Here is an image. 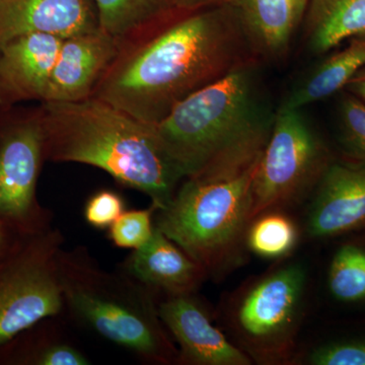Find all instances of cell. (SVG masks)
Masks as SVG:
<instances>
[{
	"label": "cell",
	"instance_id": "1",
	"mask_svg": "<svg viewBox=\"0 0 365 365\" xmlns=\"http://www.w3.org/2000/svg\"><path fill=\"white\" fill-rule=\"evenodd\" d=\"M254 61L260 60L230 4L173 9L119 41L91 97L158 125L190 96Z\"/></svg>",
	"mask_w": 365,
	"mask_h": 365
},
{
	"label": "cell",
	"instance_id": "2",
	"mask_svg": "<svg viewBox=\"0 0 365 365\" xmlns=\"http://www.w3.org/2000/svg\"><path fill=\"white\" fill-rule=\"evenodd\" d=\"M261 64L251 62L197 91L155 125L182 180L237 174L260 158L276 113L262 88Z\"/></svg>",
	"mask_w": 365,
	"mask_h": 365
},
{
	"label": "cell",
	"instance_id": "3",
	"mask_svg": "<svg viewBox=\"0 0 365 365\" xmlns=\"http://www.w3.org/2000/svg\"><path fill=\"white\" fill-rule=\"evenodd\" d=\"M40 106L46 162L98 168L146 194L158 209L170 202L184 181L163 151L155 125L93 97Z\"/></svg>",
	"mask_w": 365,
	"mask_h": 365
},
{
	"label": "cell",
	"instance_id": "4",
	"mask_svg": "<svg viewBox=\"0 0 365 365\" xmlns=\"http://www.w3.org/2000/svg\"><path fill=\"white\" fill-rule=\"evenodd\" d=\"M64 313L145 364H178L179 350L158 316V297L128 274L106 270L90 250L61 249Z\"/></svg>",
	"mask_w": 365,
	"mask_h": 365
},
{
	"label": "cell",
	"instance_id": "5",
	"mask_svg": "<svg viewBox=\"0 0 365 365\" xmlns=\"http://www.w3.org/2000/svg\"><path fill=\"white\" fill-rule=\"evenodd\" d=\"M257 160L225 177L185 179L155 225L198 262L208 277H220L242 262L252 222Z\"/></svg>",
	"mask_w": 365,
	"mask_h": 365
},
{
	"label": "cell",
	"instance_id": "6",
	"mask_svg": "<svg viewBox=\"0 0 365 365\" xmlns=\"http://www.w3.org/2000/svg\"><path fill=\"white\" fill-rule=\"evenodd\" d=\"M307 274L299 262L277 266L249 281L230 300L228 322L253 361H292L306 299Z\"/></svg>",
	"mask_w": 365,
	"mask_h": 365
},
{
	"label": "cell",
	"instance_id": "7",
	"mask_svg": "<svg viewBox=\"0 0 365 365\" xmlns=\"http://www.w3.org/2000/svg\"><path fill=\"white\" fill-rule=\"evenodd\" d=\"M333 160L302 110L280 106L255 172L252 220L302 202L313 194Z\"/></svg>",
	"mask_w": 365,
	"mask_h": 365
},
{
	"label": "cell",
	"instance_id": "8",
	"mask_svg": "<svg viewBox=\"0 0 365 365\" xmlns=\"http://www.w3.org/2000/svg\"><path fill=\"white\" fill-rule=\"evenodd\" d=\"M64 242L51 227L21 237L0 261V346L42 319L64 314L58 272Z\"/></svg>",
	"mask_w": 365,
	"mask_h": 365
},
{
	"label": "cell",
	"instance_id": "9",
	"mask_svg": "<svg viewBox=\"0 0 365 365\" xmlns=\"http://www.w3.org/2000/svg\"><path fill=\"white\" fill-rule=\"evenodd\" d=\"M45 158L41 106L0 108V222L28 235L51 227L37 185Z\"/></svg>",
	"mask_w": 365,
	"mask_h": 365
},
{
	"label": "cell",
	"instance_id": "10",
	"mask_svg": "<svg viewBox=\"0 0 365 365\" xmlns=\"http://www.w3.org/2000/svg\"><path fill=\"white\" fill-rule=\"evenodd\" d=\"M158 316L180 346L178 364L250 365L253 360L213 325L210 314L195 294L165 297Z\"/></svg>",
	"mask_w": 365,
	"mask_h": 365
},
{
	"label": "cell",
	"instance_id": "11",
	"mask_svg": "<svg viewBox=\"0 0 365 365\" xmlns=\"http://www.w3.org/2000/svg\"><path fill=\"white\" fill-rule=\"evenodd\" d=\"M332 160L313 192L307 232L314 239L365 225V160Z\"/></svg>",
	"mask_w": 365,
	"mask_h": 365
},
{
	"label": "cell",
	"instance_id": "12",
	"mask_svg": "<svg viewBox=\"0 0 365 365\" xmlns=\"http://www.w3.org/2000/svg\"><path fill=\"white\" fill-rule=\"evenodd\" d=\"M118 48L119 41L101 28L62 40L43 102H78L91 98Z\"/></svg>",
	"mask_w": 365,
	"mask_h": 365
},
{
	"label": "cell",
	"instance_id": "13",
	"mask_svg": "<svg viewBox=\"0 0 365 365\" xmlns=\"http://www.w3.org/2000/svg\"><path fill=\"white\" fill-rule=\"evenodd\" d=\"M62 40L28 34L0 47V108L43 102Z\"/></svg>",
	"mask_w": 365,
	"mask_h": 365
},
{
	"label": "cell",
	"instance_id": "14",
	"mask_svg": "<svg viewBox=\"0 0 365 365\" xmlns=\"http://www.w3.org/2000/svg\"><path fill=\"white\" fill-rule=\"evenodd\" d=\"M100 28L95 0H0V47L28 34L66 39Z\"/></svg>",
	"mask_w": 365,
	"mask_h": 365
},
{
	"label": "cell",
	"instance_id": "15",
	"mask_svg": "<svg viewBox=\"0 0 365 365\" xmlns=\"http://www.w3.org/2000/svg\"><path fill=\"white\" fill-rule=\"evenodd\" d=\"M120 270L157 297L195 294L208 278L205 269L157 227L150 241L133 250Z\"/></svg>",
	"mask_w": 365,
	"mask_h": 365
},
{
	"label": "cell",
	"instance_id": "16",
	"mask_svg": "<svg viewBox=\"0 0 365 365\" xmlns=\"http://www.w3.org/2000/svg\"><path fill=\"white\" fill-rule=\"evenodd\" d=\"M254 54L261 62L287 57L309 0H230Z\"/></svg>",
	"mask_w": 365,
	"mask_h": 365
},
{
	"label": "cell",
	"instance_id": "17",
	"mask_svg": "<svg viewBox=\"0 0 365 365\" xmlns=\"http://www.w3.org/2000/svg\"><path fill=\"white\" fill-rule=\"evenodd\" d=\"M365 67V34L319 62L295 83L281 107L304 109L335 95Z\"/></svg>",
	"mask_w": 365,
	"mask_h": 365
},
{
	"label": "cell",
	"instance_id": "18",
	"mask_svg": "<svg viewBox=\"0 0 365 365\" xmlns=\"http://www.w3.org/2000/svg\"><path fill=\"white\" fill-rule=\"evenodd\" d=\"M304 21L307 49L323 55L365 34V0H309Z\"/></svg>",
	"mask_w": 365,
	"mask_h": 365
},
{
	"label": "cell",
	"instance_id": "19",
	"mask_svg": "<svg viewBox=\"0 0 365 365\" xmlns=\"http://www.w3.org/2000/svg\"><path fill=\"white\" fill-rule=\"evenodd\" d=\"M59 317L42 319L14 339L4 354L9 364L25 365H88V354L61 328Z\"/></svg>",
	"mask_w": 365,
	"mask_h": 365
},
{
	"label": "cell",
	"instance_id": "20",
	"mask_svg": "<svg viewBox=\"0 0 365 365\" xmlns=\"http://www.w3.org/2000/svg\"><path fill=\"white\" fill-rule=\"evenodd\" d=\"M100 26L118 41L172 11L170 0H95Z\"/></svg>",
	"mask_w": 365,
	"mask_h": 365
},
{
	"label": "cell",
	"instance_id": "21",
	"mask_svg": "<svg viewBox=\"0 0 365 365\" xmlns=\"http://www.w3.org/2000/svg\"><path fill=\"white\" fill-rule=\"evenodd\" d=\"M299 227L283 210H271L255 217L247 232L246 246L257 256L279 259L294 251Z\"/></svg>",
	"mask_w": 365,
	"mask_h": 365
},
{
	"label": "cell",
	"instance_id": "22",
	"mask_svg": "<svg viewBox=\"0 0 365 365\" xmlns=\"http://www.w3.org/2000/svg\"><path fill=\"white\" fill-rule=\"evenodd\" d=\"M334 299L342 302L365 300V248L345 245L334 255L328 273Z\"/></svg>",
	"mask_w": 365,
	"mask_h": 365
},
{
	"label": "cell",
	"instance_id": "23",
	"mask_svg": "<svg viewBox=\"0 0 365 365\" xmlns=\"http://www.w3.org/2000/svg\"><path fill=\"white\" fill-rule=\"evenodd\" d=\"M158 210V206L153 203L148 208L125 210L108 228V237L117 248H141L153 237Z\"/></svg>",
	"mask_w": 365,
	"mask_h": 365
},
{
	"label": "cell",
	"instance_id": "24",
	"mask_svg": "<svg viewBox=\"0 0 365 365\" xmlns=\"http://www.w3.org/2000/svg\"><path fill=\"white\" fill-rule=\"evenodd\" d=\"M341 136L349 157L365 160V103L352 93L340 103Z\"/></svg>",
	"mask_w": 365,
	"mask_h": 365
},
{
	"label": "cell",
	"instance_id": "25",
	"mask_svg": "<svg viewBox=\"0 0 365 365\" xmlns=\"http://www.w3.org/2000/svg\"><path fill=\"white\" fill-rule=\"evenodd\" d=\"M126 210L123 197L114 190L103 189L88 199L83 210L86 222L98 230H108Z\"/></svg>",
	"mask_w": 365,
	"mask_h": 365
},
{
	"label": "cell",
	"instance_id": "26",
	"mask_svg": "<svg viewBox=\"0 0 365 365\" xmlns=\"http://www.w3.org/2000/svg\"><path fill=\"white\" fill-rule=\"evenodd\" d=\"M313 365H365V340L340 341L316 348L307 357Z\"/></svg>",
	"mask_w": 365,
	"mask_h": 365
},
{
	"label": "cell",
	"instance_id": "27",
	"mask_svg": "<svg viewBox=\"0 0 365 365\" xmlns=\"http://www.w3.org/2000/svg\"><path fill=\"white\" fill-rule=\"evenodd\" d=\"M228 1L230 0H170L173 7L181 11H196V9L222 6Z\"/></svg>",
	"mask_w": 365,
	"mask_h": 365
},
{
	"label": "cell",
	"instance_id": "28",
	"mask_svg": "<svg viewBox=\"0 0 365 365\" xmlns=\"http://www.w3.org/2000/svg\"><path fill=\"white\" fill-rule=\"evenodd\" d=\"M21 237L23 235L16 234L11 227L0 222V261L13 249Z\"/></svg>",
	"mask_w": 365,
	"mask_h": 365
},
{
	"label": "cell",
	"instance_id": "29",
	"mask_svg": "<svg viewBox=\"0 0 365 365\" xmlns=\"http://www.w3.org/2000/svg\"><path fill=\"white\" fill-rule=\"evenodd\" d=\"M346 88L365 103V67L353 78Z\"/></svg>",
	"mask_w": 365,
	"mask_h": 365
}]
</instances>
